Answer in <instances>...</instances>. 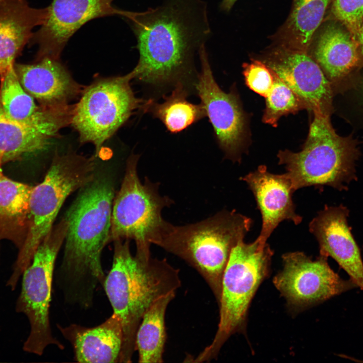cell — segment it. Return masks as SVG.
I'll list each match as a JSON object with an SVG mask.
<instances>
[{
    "mask_svg": "<svg viewBox=\"0 0 363 363\" xmlns=\"http://www.w3.org/2000/svg\"><path fill=\"white\" fill-rule=\"evenodd\" d=\"M123 18L139 53L131 72L134 79L155 87L183 86L195 92V58L211 34L206 2L163 0L145 11H126Z\"/></svg>",
    "mask_w": 363,
    "mask_h": 363,
    "instance_id": "cell-1",
    "label": "cell"
},
{
    "mask_svg": "<svg viewBox=\"0 0 363 363\" xmlns=\"http://www.w3.org/2000/svg\"><path fill=\"white\" fill-rule=\"evenodd\" d=\"M115 195L113 182L105 173L80 189L65 216L68 230L56 283L66 302L88 309L106 276L102 251L110 242L111 212Z\"/></svg>",
    "mask_w": 363,
    "mask_h": 363,
    "instance_id": "cell-2",
    "label": "cell"
},
{
    "mask_svg": "<svg viewBox=\"0 0 363 363\" xmlns=\"http://www.w3.org/2000/svg\"><path fill=\"white\" fill-rule=\"evenodd\" d=\"M130 240L113 241L111 268L103 284L113 313L120 318L124 341L119 362H130L136 333L147 309L158 298L181 286L179 271L166 259L144 257L130 250Z\"/></svg>",
    "mask_w": 363,
    "mask_h": 363,
    "instance_id": "cell-3",
    "label": "cell"
},
{
    "mask_svg": "<svg viewBox=\"0 0 363 363\" xmlns=\"http://www.w3.org/2000/svg\"><path fill=\"white\" fill-rule=\"evenodd\" d=\"M252 219L235 210H222L185 225L167 223L154 242L186 261L204 278L219 303L223 273L232 248L244 239Z\"/></svg>",
    "mask_w": 363,
    "mask_h": 363,
    "instance_id": "cell-4",
    "label": "cell"
},
{
    "mask_svg": "<svg viewBox=\"0 0 363 363\" xmlns=\"http://www.w3.org/2000/svg\"><path fill=\"white\" fill-rule=\"evenodd\" d=\"M95 158L72 150L59 153L55 150L43 180L33 187L26 235L8 280L11 284H18L68 197L94 178Z\"/></svg>",
    "mask_w": 363,
    "mask_h": 363,
    "instance_id": "cell-5",
    "label": "cell"
},
{
    "mask_svg": "<svg viewBox=\"0 0 363 363\" xmlns=\"http://www.w3.org/2000/svg\"><path fill=\"white\" fill-rule=\"evenodd\" d=\"M307 140L301 150H280L279 164L284 165L295 191L312 186H329L338 190L356 177L359 157L356 141L341 137L333 129L330 114L313 113Z\"/></svg>",
    "mask_w": 363,
    "mask_h": 363,
    "instance_id": "cell-6",
    "label": "cell"
},
{
    "mask_svg": "<svg viewBox=\"0 0 363 363\" xmlns=\"http://www.w3.org/2000/svg\"><path fill=\"white\" fill-rule=\"evenodd\" d=\"M273 254L268 244L262 245L257 239L249 244L241 239L232 248L222 277L218 329L211 343L194 358V362L216 359L232 335L246 334L251 302L269 275Z\"/></svg>",
    "mask_w": 363,
    "mask_h": 363,
    "instance_id": "cell-7",
    "label": "cell"
},
{
    "mask_svg": "<svg viewBox=\"0 0 363 363\" xmlns=\"http://www.w3.org/2000/svg\"><path fill=\"white\" fill-rule=\"evenodd\" d=\"M140 158L132 154L126 162L120 187L115 194L112 206L110 242L134 240L136 253L151 255L150 246L159 237L167 221L162 211L173 201L159 192V183L147 177L141 182L137 170Z\"/></svg>",
    "mask_w": 363,
    "mask_h": 363,
    "instance_id": "cell-8",
    "label": "cell"
},
{
    "mask_svg": "<svg viewBox=\"0 0 363 363\" xmlns=\"http://www.w3.org/2000/svg\"><path fill=\"white\" fill-rule=\"evenodd\" d=\"M68 230L65 217L52 228L39 245L29 265L22 276L21 292L16 311L24 314L30 326L23 350L41 355L49 345L63 349L64 345L52 335L49 321V307L55 260L64 243Z\"/></svg>",
    "mask_w": 363,
    "mask_h": 363,
    "instance_id": "cell-9",
    "label": "cell"
},
{
    "mask_svg": "<svg viewBox=\"0 0 363 363\" xmlns=\"http://www.w3.org/2000/svg\"><path fill=\"white\" fill-rule=\"evenodd\" d=\"M133 79L130 72L97 79L84 88L74 104L71 125L81 143L94 146L96 157L103 144L137 109H143L145 100L135 96L130 84Z\"/></svg>",
    "mask_w": 363,
    "mask_h": 363,
    "instance_id": "cell-10",
    "label": "cell"
},
{
    "mask_svg": "<svg viewBox=\"0 0 363 363\" xmlns=\"http://www.w3.org/2000/svg\"><path fill=\"white\" fill-rule=\"evenodd\" d=\"M282 259L283 268L273 282L293 314L356 287L335 272L325 257L320 255L313 260L302 252H294L283 254Z\"/></svg>",
    "mask_w": 363,
    "mask_h": 363,
    "instance_id": "cell-11",
    "label": "cell"
},
{
    "mask_svg": "<svg viewBox=\"0 0 363 363\" xmlns=\"http://www.w3.org/2000/svg\"><path fill=\"white\" fill-rule=\"evenodd\" d=\"M199 56L201 69L195 84V92L225 157L239 162L246 139L245 113L236 93L233 91L224 92L215 81L205 45L200 49Z\"/></svg>",
    "mask_w": 363,
    "mask_h": 363,
    "instance_id": "cell-12",
    "label": "cell"
},
{
    "mask_svg": "<svg viewBox=\"0 0 363 363\" xmlns=\"http://www.w3.org/2000/svg\"><path fill=\"white\" fill-rule=\"evenodd\" d=\"M114 1L53 0L46 20L29 42L38 46L36 60L44 57L60 59L71 36L92 19L114 15L123 17L126 10L113 6Z\"/></svg>",
    "mask_w": 363,
    "mask_h": 363,
    "instance_id": "cell-13",
    "label": "cell"
},
{
    "mask_svg": "<svg viewBox=\"0 0 363 363\" xmlns=\"http://www.w3.org/2000/svg\"><path fill=\"white\" fill-rule=\"evenodd\" d=\"M263 62L297 95L306 109L331 114L332 86L308 52L281 46Z\"/></svg>",
    "mask_w": 363,
    "mask_h": 363,
    "instance_id": "cell-14",
    "label": "cell"
},
{
    "mask_svg": "<svg viewBox=\"0 0 363 363\" xmlns=\"http://www.w3.org/2000/svg\"><path fill=\"white\" fill-rule=\"evenodd\" d=\"M348 215L345 206H325L310 222L309 230L318 241L320 255L333 259L363 291V261L348 225Z\"/></svg>",
    "mask_w": 363,
    "mask_h": 363,
    "instance_id": "cell-15",
    "label": "cell"
},
{
    "mask_svg": "<svg viewBox=\"0 0 363 363\" xmlns=\"http://www.w3.org/2000/svg\"><path fill=\"white\" fill-rule=\"evenodd\" d=\"M252 191L262 219V229L257 238L266 244L273 230L285 220L295 225L302 218L295 212L292 195L295 192L292 182L286 173L275 174L269 172L264 165L240 177Z\"/></svg>",
    "mask_w": 363,
    "mask_h": 363,
    "instance_id": "cell-16",
    "label": "cell"
},
{
    "mask_svg": "<svg viewBox=\"0 0 363 363\" xmlns=\"http://www.w3.org/2000/svg\"><path fill=\"white\" fill-rule=\"evenodd\" d=\"M14 68L24 89L43 107L69 105L84 88L60 59L44 57L32 64L15 63Z\"/></svg>",
    "mask_w": 363,
    "mask_h": 363,
    "instance_id": "cell-17",
    "label": "cell"
},
{
    "mask_svg": "<svg viewBox=\"0 0 363 363\" xmlns=\"http://www.w3.org/2000/svg\"><path fill=\"white\" fill-rule=\"evenodd\" d=\"M74 104L38 123L19 122L6 115L0 107V167L22 156L44 149L60 131L71 125Z\"/></svg>",
    "mask_w": 363,
    "mask_h": 363,
    "instance_id": "cell-18",
    "label": "cell"
},
{
    "mask_svg": "<svg viewBox=\"0 0 363 363\" xmlns=\"http://www.w3.org/2000/svg\"><path fill=\"white\" fill-rule=\"evenodd\" d=\"M48 7L36 9L26 0H0V80L14 67L15 59L41 26Z\"/></svg>",
    "mask_w": 363,
    "mask_h": 363,
    "instance_id": "cell-19",
    "label": "cell"
},
{
    "mask_svg": "<svg viewBox=\"0 0 363 363\" xmlns=\"http://www.w3.org/2000/svg\"><path fill=\"white\" fill-rule=\"evenodd\" d=\"M63 337L71 344L74 358L79 362H119L123 344L122 322L113 313L104 322L93 327L76 324L57 325Z\"/></svg>",
    "mask_w": 363,
    "mask_h": 363,
    "instance_id": "cell-20",
    "label": "cell"
},
{
    "mask_svg": "<svg viewBox=\"0 0 363 363\" xmlns=\"http://www.w3.org/2000/svg\"><path fill=\"white\" fill-rule=\"evenodd\" d=\"M313 57L332 86L363 65L358 39L336 20L327 25L320 34Z\"/></svg>",
    "mask_w": 363,
    "mask_h": 363,
    "instance_id": "cell-21",
    "label": "cell"
},
{
    "mask_svg": "<svg viewBox=\"0 0 363 363\" xmlns=\"http://www.w3.org/2000/svg\"><path fill=\"white\" fill-rule=\"evenodd\" d=\"M331 0H293L290 15L280 33L281 46L308 52L314 33Z\"/></svg>",
    "mask_w": 363,
    "mask_h": 363,
    "instance_id": "cell-22",
    "label": "cell"
},
{
    "mask_svg": "<svg viewBox=\"0 0 363 363\" xmlns=\"http://www.w3.org/2000/svg\"><path fill=\"white\" fill-rule=\"evenodd\" d=\"M175 293L161 296L144 313L136 335V350L138 351L139 362H163L166 336L165 313Z\"/></svg>",
    "mask_w": 363,
    "mask_h": 363,
    "instance_id": "cell-23",
    "label": "cell"
},
{
    "mask_svg": "<svg viewBox=\"0 0 363 363\" xmlns=\"http://www.w3.org/2000/svg\"><path fill=\"white\" fill-rule=\"evenodd\" d=\"M190 93L193 92L190 89L177 86L161 103L146 100L143 110L159 119L170 133H180L206 116L201 103L194 104L187 99Z\"/></svg>",
    "mask_w": 363,
    "mask_h": 363,
    "instance_id": "cell-24",
    "label": "cell"
},
{
    "mask_svg": "<svg viewBox=\"0 0 363 363\" xmlns=\"http://www.w3.org/2000/svg\"><path fill=\"white\" fill-rule=\"evenodd\" d=\"M0 82V107L12 119L27 123L40 122L52 116L63 107L37 105L35 99L22 86L14 67Z\"/></svg>",
    "mask_w": 363,
    "mask_h": 363,
    "instance_id": "cell-25",
    "label": "cell"
},
{
    "mask_svg": "<svg viewBox=\"0 0 363 363\" xmlns=\"http://www.w3.org/2000/svg\"><path fill=\"white\" fill-rule=\"evenodd\" d=\"M33 186L11 179L0 167V231L27 228Z\"/></svg>",
    "mask_w": 363,
    "mask_h": 363,
    "instance_id": "cell-26",
    "label": "cell"
},
{
    "mask_svg": "<svg viewBox=\"0 0 363 363\" xmlns=\"http://www.w3.org/2000/svg\"><path fill=\"white\" fill-rule=\"evenodd\" d=\"M274 82L266 99L262 117L265 124L276 127L281 117L306 109L297 95L274 72Z\"/></svg>",
    "mask_w": 363,
    "mask_h": 363,
    "instance_id": "cell-27",
    "label": "cell"
},
{
    "mask_svg": "<svg viewBox=\"0 0 363 363\" xmlns=\"http://www.w3.org/2000/svg\"><path fill=\"white\" fill-rule=\"evenodd\" d=\"M331 3L335 20L344 25L357 38L363 27V0H331Z\"/></svg>",
    "mask_w": 363,
    "mask_h": 363,
    "instance_id": "cell-28",
    "label": "cell"
},
{
    "mask_svg": "<svg viewBox=\"0 0 363 363\" xmlns=\"http://www.w3.org/2000/svg\"><path fill=\"white\" fill-rule=\"evenodd\" d=\"M247 86L253 91L266 97L274 82L273 71L263 61L253 60L243 65Z\"/></svg>",
    "mask_w": 363,
    "mask_h": 363,
    "instance_id": "cell-29",
    "label": "cell"
},
{
    "mask_svg": "<svg viewBox=\"0 0 363 363\" xmlns=\"http://www.w3.org/2000/svg\"><path fill=\"white\" fill-rule=\"evenodd\" d=\"M236 1L237 0H222L220 8L224 11L228 12Z\"/></svg>",
    "mask_w": 363,
    "mask_h": 363,
    "instance_id": "cell-30",
    "label": "cell"
},
{
    "mask_svg": "<svg viewBox=\"0 0 363 363\" xmlns=\"http://www.w3.org/2000/svg\"><path fill=\"white\" fill-rule=\"evenodd\" d=\"M357 38L359 42L361 51L363 55V27L360 31Z\"/></svg>",
    "mask_w": 363,
    "mask_h": 363,
    "instance_id": "cell-31",
    "label": "cell"
}]
</instances>
